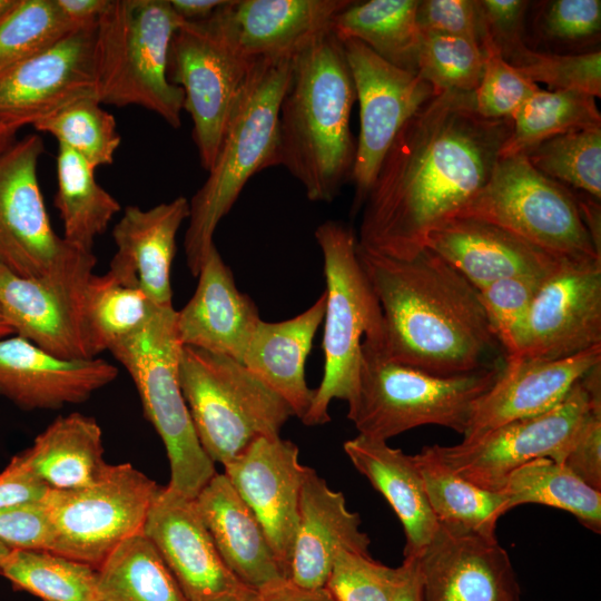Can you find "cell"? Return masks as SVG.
Returning a JSON list of instances; mask_svg holds the SVG:
<instances>
[{
	"label": "cell",
	"instance_id": "cell-52",
	"mask_svg": "<svg viewBox=\"0 0 601 601\" xmlns=\"http://www.w3.org/2000/svg\"><path fill=\"white\" fill-rule=\"evenodd\" d=\"M562 463L601 491V407H593L585 416Z\"/></svg>",
	"mask_w": 601,
	"mask_h": 601
},
{
	"label": "cell",
	"instance_id": "cell-42",
	"mask_svg": "<svg viewBox=\"0 0 601 601\" xmlns=\"http://www.w3.org/2000/svg\"><path fill=\"white\" fill-rule=\"evenodd\" d=\"M97 98H83L36 122L38 131L53 136L93 169L114 162L121 142L112 114Z\"/></svg>",
	"mask_w": 601,
	"mask_h": 601
},
{
	"label": "cell",
	"instance_id": "cell-39",
	"mask_svg": "<svg viewBox=\"0 0 601 601\" xmlns=\"http://www.w3.org/2000/svg\"><path fill=\"white\" fill-rule=\"evenodd\" d=\"M137 286L127 285L108 270L92 274L83 295V327L92 358L141 328L156 309Z\"/></svg>",
	"mask_w": 601,
	"mask_h": 601
},
{
	"label": "cell",
	"instance_id": "cell-28",
	"mask_svg": "<svg viewBox=\"0 0 601 601\" xmlns=\"http://www.w3.org/2000/svg\"><path fill=\"white\" fill-rule=\"evenodd\" d=\"M359 525V515L347 509L343 493L332 490L308 467L299 495L288 580L308 589L324 588L341 549L370 553V538Z\"/></svg>",
	"mask_w": 601,
	"mask_h": 601
},
{
	"label": "cell",
	"instance_id": "cell-26",
	"mask_svg": "<svg viewBox=\"0 0 601 601\" xmlns=\"http://www.w3.org/2000/svg\"><path fill=\"white\" fill-rule=\"evenodd\" d=\"M194 295L176 311L180 346H191L243 363L248 343L262 321L253 299L235 284L230 267L214 245L207 253Z\"/></svg>",
	"mask_w": 601,
	"mask_h": 601
},
{
	"label": "cell",
	"instance_id": "cell-60",
	"mask_svg": "<svg viewBox=\"0 0 601 601\" xmlns=\"http://www.w3.org/2000/svg\"><path fill=\"white\" fill-rule=\"evenodd\" d=\"M255 594H256L255 590H249L247 592L239 593V594L226 595V597L220 598V599H218L216 601H253Z\"/></svg>",
	"mask_w": 601,
	"mask_h": 601
},
{
	"label": "cell",
	"instance_id": "cell-30",
	"mask_svg": "<svg viewBox=\"0 0 601 601\" xmlns=\"http://www.w3.org/2000/svg\"><path fill=\"white\" fill-rule=\"evenodd\" d=\"M325 292L306 311L282 322L260 321L248 343L243 364L282 397L302 420L314 396L305 380V362L324 319Z\"/></svg>",
	"mask_w": 601,
	"mask_h": 601
},
{
	"label": "cell",
	"instance_id": "cell-15",
	"mask_svg": "<svg viewBox=\"0 0 601 601\" xmlns=\"http://www.w3.org/2000/svg\"><path fill=\"white\" fill-rule=\"evenodd\" d=\"M342 43L359 106V134L351 175L353 211H357L394 138L434 90L420 73L391 65L363 42L347 39Z\"/></svg>",
	"mask_w": 601,
	"mask_h": 601
},
{
	"label": "cell",
	"instance_id": "cell-21",
	"mask_svg": "<svg viewBox=\"0 0 601 601\" xmlns=\"http://www.w3.org/2000/svg\"><path fill=\"white\" fill-rule=\"evenodd\" d=\"M142 533L156 546L188 601H216L252 590L225 565L194 499L168 485L159 487Z\"/></svg>",
	"mask_w": 601,
	"mask_h": 601
},
{
	"label": "cell",
	"instance_id": "cell-16",
	"mask_svg": "<svg viewBox=\"0 0 601 601\" xmlns=\"http://www.w3.org/2000/svg\"><path fill=\"white\" fill-rule=\"evenodd\" d=\"M97 259H83L40 278L0 266V307L14 333L65 359L92 358L83 327V295Z\"/></svg>",
	"mask_w": 601,
	"mask_h": 601
},
{
	"label": "cell",
	"instance_id": "cell-4",
	"mask_svg": "<svg viewBox=\"0 0 601 601\" xmlns=\"http://www.w3.org/2000/svg\"><path fill=\"white\" fill-rule=\"evenodd\" d=\"M293 57L257 60L236 101L213 167L189 200L184 248L197 277L214 244L220 220L244 186L262 170L278 166V110L287 88Z\"/></svg>",
	"mask_w": 601,
	"mask_h": 601
},
{
	"label": "cell",
	"instance_id": "cell-27",
	"mask_svg": "<svg viewBox=\"0 0 601 601\" xmlns=\"http://www.w3.org/2000/svg\"><path fill=\"white\" fill-rule=\"evenodd\" d=\"M189 217V200L179 196L149 209L127 206L114 226L117 250L108 272L139 287L157 307H173L170 270L177 233Z\"/></svg>",
	"mask_w": 601,
	"mask_h": 601
},
{
	"label": "cell",
	"instance_id": "cell-23",
	"mask_svg": "<svg viewBox=\"0 0 601 601\" xmlns=\"http://www.w3.org/2000/svg\"><path fill=\"white\" fill-rule=\"evenodd\" d=\"M117 375L100 357L65 359L17 334L0 338V394L24 410L82 403Z\"/></svg>",
	"mask_w": 601,
	"mask_h": 601
},
{
	"label": "cell",
	"instance_id": "cell-51",
	"mask_svg": "<svg viewBox=\"0 0 601 601\" xmlns=\"http://www.w3.org/2000/svg\"><path fill=\"white\" fill-rule=\"evenodd\" d=\"M0 542L10 550H50L52 528L42 502L0 508Z\"/></svg>",
	"mask_w": 601,
	"mask_h": 601
},
{
	"label": "cell",
	"instance_id": "cell-6",
	"mask_svg": "<svg viewBox=\"0 0 601 601\" xmlns=\"http://www.w3.org/2000/svg\"><path fill=\"white\" fill-rule=\"evenodd\" d=\"M183 21L169 0H109L97 24L99 102L140 106L178 129L184 91L168 80L167 67Z\"/></svg>",
	"mask_w": 601,
	"mask_h": 601
},
{
	"label": "cell",
	"instance_id": "cell-10",
	"mask_svg": "<svg viewBox=\"0 0 601 601\" xmlns=\"http://www.w3.org/2000/svg\"><path fill=\"white\" fill-rule=\"evenodd\" d=\"M453 217L493 224L560 259L601 262L574 191L538 171L525 155L499 158Z\"/></svg>",
	"mask_w": 601,
	"mask_h": 601
},
{
	"label": "cell",
	"instance_id": "cell-44",
	"mask_svg": "<svg viewBox=\"0 0 601 601\" xmlns=\"http://www.w3.org/2000/svg\"><path fill=\"white\" fill-rule=\"evenodd\" d=\"M483 66L484 55L479 42L423 32L417 72L432 86L434 93L474 91L481 80Z\"/></svg>",
	"mask_w": 601,
	"mask_h": 601
},
{
	"label": "cell",
	"instance_id": "cell-59",
	"mask_svg": "<svg viewBox=\"0 0 601 601\" xmlns=\"http://www.w3.org/2000/svg\"><path fill=\"white\" fill-rule=\"evenodd\" d=\"M19 129L17 126L0 122V155L17 141L16 135Z\"/></svg>",
	"mask_w": 601,
	"mask_h": 601
},
{
	"label": "cell",
	"instance_id": "cell-38",
	"mask_svg": "<svg viewBox=\"0 0 601 601\" xmlns=\"http://www.w3.org/2000/svg\"><path fill=\"white\" fill-rule=\"evenodd\" d=\"M512 128L500 150V158L526 155L558 135L601 128L595 98L572 90L539 88L511 119Z\"/></svg>",
	"mask_w": 601,
	"mask_h": 601
},
{
	"label": "cell",
	"instance_id": "cell-20",
	"mask_svg": "<svg viewBox=\"0 0 601 601\" xmlns=\"http://www.w3.org/2000/svg\"><path fill=\"white\" fill-rule=\"evenodd\" d=\"M298 455L292 441L260 437L224 465V474L259 522L287 579L308 469Z\"/></svg>",
	"mask_w": 601,
	"mask_h": 601
},
{
	"label": "cell",
	"instance_id": "cell-50",
	"mask_svg": "<svg viewBox=\"0 0 601 601\" xmlns=\"http://www.w3.org/2000/svg\"><path fill=\"white\" fill-rule=\"evenodd\" d=\"M422 32L474 40L481 45L486 32L479 0H423L417 7Z\"/></svg>",
	"mask_w": 601,
	"mask_h": 601
},
{
	"label": "cell",
	"instance_id": "cell-24",
	"mask_svg": "<svg viewBox=\"0 0 601 601\" xmlns=\"http://www.w3.org/2000/svg\"><path fill=\"white\" fill-rule=\"evenodd\" d=\"M599 363L601 346L554 361L505 358L497 378L479 400L463 440L551 410Z\"/></svg>",
	"mask_w": 601,
	"mask_h": 601
},
{
	"label": "cell",
	"instance_id": "cell-54",
	"mask_svg": "<svg viewBox=\"0 0 601 601\" xmlns=\"http://www.w3.org/2000/svg\"><path fill=\"white\" fill-rule=\"evenodd\" d=\"M49 491L29 467L23 453L12 457L0 473V508L40 501Z\"/></svg>",
	"mask_w": 601,
	"mask_h": 601
},
{
	"label": "cell",
	"instance_id": "cell-9",
	"mask_svg": "<svg viewBox=\"0 0 601 601\" xmlns=\"http://www.w3.org/2000/svg\"><path fill=\"white\" fill-rule=\"evenodd\" d=\"M174 307H156L148 322L109 352L131 376L146 418L169 460L168 486L195 499L217 473L197 437L178 376L180 344Z\"/></svg>",
	"mask_w": 601,
	"mask_h": 601
},
{
	"label": "cell",
	"instance_id": "cell-53",
	"mask_svg": "<svg viewBox=\"0 0 601 601\" xmlns=\"http://www.w3.org/2000/svg\"><path fill=\"white\" fill-rule=\"evenodd\" d=\"M487 33L502 56L524 42V19L529 2L479 0Z\"/></svg>",
	"mask_w": 601,
	"mask_h": 601
},
{
	"label": "cell",
	"instance_id": "cell-3",
	"mask_svg": "<svg viewBox=\"0 0 601 601\" xmlns=\"http://www.w3.org/2000/svg\"><path fill=\"white\" fill-rule=\"evenodd\" d=\"M356 93L342 41L332 30L296 52L278 110L277 161L308 200L331 203L351 180Z\"/></svg>",
	"mask_w": 601,
	"mask_h": 601
},
{
	"label": "cell",
	"instance_id": "cell-36",
	"mask_svg": "<svg viewBox=\"0 0 601 601\" xmlns=\"http://www.w3.org/2000/svg\"><path fill=\"white\" fill-rule=\"evenodd\" d=\"M506 509L541 504L572 514L584 528L601 532V491L580 479L563 463L538 459L514 470L500 491Z\"/></svg>",
	"mask_w": 601,
	"mask_h": 601
},
{
	"label": "cell",
	"instance_id": "cell-63",
	"mask_svg": "<svg viewBox=\"0 0 601 601\" xmlns=\"http://www.w3.org/2000/svg\"><path fill=\"white\" fill-rule=\"evenodd\" d=\"M10 549L0 542V564L9 555Z\"/></svg>",
	"mask_w": 601,
	"mask_h": 601
},
{
	"label": "cell",
	"instance_id": "cell-40",
	"mask_svg": "<svg viewBox=\"0 0 601 601\" xmlns=\"http://www.w3.org/2000/svg\"><path fill=\"white\" fill-rule=\"evenodd\" d=\"M0 574L43 601H100L97 569L48 550H11Z\"/></svg>",
	"mask_w": 601,
	"mask_h": 601
},
{
	"label": "cell",
	"instance_id": "cell-47",
	"mask_svg": "<svg viewBox=\"0 0 601 601\" xmlns=\"http://www.w3.org/2000/svg\"><path fill=\"white\" fill-rule=\"evenodd\" d=\"M481 48L484 66L472 91L475 111L486 119H512L522 104L540 87L511 66L485 32Z\"/></svg>",
	"mask_w": 601,
	"mask_h": 601
},
{
	"label": "cell",
	"instance_id": "cell-56",
	"mask_svg": "<svg viewBox=\"0 0 601 601\" xmlns=\"http://www.w3.org/2000/svg\"><path fill=\"white\" fill-rule=\"evenodd\" d=\"M65 18L76 28L98 22L109 0H56Z\"/></svg>",
	"mask_w": 601,
	"mask_h": 601
},
{
	"label": "cell",
	"instance_id": "cell-13",
	"mask_svg": "<svg viewBox=\"0 0 601 601\" xmlns=\"http://www.w3.org/2000/svg\"><path fill=\"white\" fill-rule=\"evenodd\" d=\"M255 62L230 46L211 17L183 21L171 38L167 77L184 91L183 108L191 118L193 140L207 171Z\"/></svg>",
	"mask_w": 601,
	"mask_h": 601
},
{
	"label": "cell",
	"instance_id": "cell-14",
	"mask_svg": "<svg viewBox=\"0 0 601 601\" xmlns=\"http://www.w3.org/2000/svg\"><path fill=\"white\" fill-rule=\"evenodd\" d=\"M45 151L28 135L0 155V266L14 275L40 278L93 254L53 230L38 181Z\"/></svg>",
	"mask_w": 601,
	"mask_h": 601
},
{
	"label": "cell",
	"instance_id": "cell-34",
	"mask_svg": "<svg viewBox=\"0 0 601 601\" xmlns=\"http://www.w3.org/2000/svg\"><path fill=\"white\" fill-rule=\"evenodd\" d=\"M57 193L53 204L63 225L62 237L72 246L92 250L121 210L118 200L95 178V169L77 152L58 145Z\"/></svg>",
	"mask_w": 601,
	"mask_h": 601
},
{
	"label": "cell",
	"instance_id": "cell-31",
	"mask_svg": "<svg viewBox=\"0 0 601 601\" xmlns=\"http://www.w3.org/2000/svg\"><path fill=\"white\" fill-rule=\"evenodd\" d=\"M344 451L396 513L405 533L404 558L416 556L434 536V515L414 455L391 447L386 441L363 435L347 440Z\"/></svg>",
	"mask_w": 601,
	"mask_h": 601
},
{
	"label": "cell",
	"instance_id": "cell-5",
	"mask_svg": "<svg viewBox=\"0 0 601 601\" xmlns=\"http://www.w3.org/2000/svg\"><path fill=\"white\" fill-rule=\"evenodd\" d=\"M502 366L441 376L390 359L381 343L363 339L355 391L347 418L359 435L386 441L423 425L464 435L479 400Z\"/></svg>",
	"mask_w": 601,
	"mask_h": 601
},
{
	"label": "cell",
	"instance_id": "cell-45",
	"mask_svg": "<svg viewBox=\"0 0 601 601\" xmlns=\"http://www.w3.org/2000/svg\"><path fill=\"white\" fill-rule=\"evenodd\" d=\"M503 58L534 83H544L549 90H572L601 96L600 50L580 53H552L529 48L522 43Z\"/></svg>",
	"mask_w": 601,
	"mask_h": 601
},
{
	"label": "cell",
	"instance_id": "cell-19",
	"mask_svg": "<svg viewBox=\"0 0 601 601\" xmlns=\"http://www.w3.org/2000/svg\"><path fill=\"white\" fill-rule=\"evenodd\" d=\"M416 556L422 601H520L509 553L496 538L439 522Z\"/></svg>",
	"mask_w": 601,
	"mask_h": 601
},
{
	"label": "cell",
	"instance_id": "cell-41",
	"mask_svg": "<svg viewBox=\"0 0 601 601\" xmlns=\"http://www.w3.org/2000/svg\"><path fill=\"white\" fill-rule=\"evenodd\" d=\"M525 156L548 178L601 200V128L558 135Z\"/></svg>",
	"mask_w": 601,
	"mask_h": 601
},
{
	"label": "cell",
	"instance_id": "cell-17",
	"mask_svg": "<svg viewBox=\"0 0 601 601\" xmlns=\"http://www.w3.org/2000/svg\"><path fill=\"white\" fill-rule=\"evenodd\" d=\"M597 346H601V262L562 260L536 290L519 357L554 361Z\"/></svg>",
	"mask_w": 601,
	"mask_h": 601
},
{
	"label": "cell",
	"instance_id": "cell-46",
	"mask_svg": "<svg viewBox=\"0 0 601 601\" xmlns=\"http://www.w3.org/2000/svg\"><path fill=\"white\" fill-rule=\"evenodd\" d=\"M545 277L515 276L479 290L480 302L497 343L505 351V358L520 355L526 317Z\"/></svg>",
	"mask_w": 601,
	"mask_h": 601
},
{
	"label": "cell",
	"instance_id": "cell-48",
	"mask_svg": "<svg viewBox=\"0 0 601 601\" xmlns=\"http://www.w3.org/2000/svg\"><path fill=\"white\" fill-rule=\"evenodd\" d=\"M396 577L370 553L341 549L324 588L335 601H392Z\"/></svg>",
	"mask_w": 601,
	"mask_h": 601
},
{
	"label": "cell",
	"instance_id": "cell-55",
	"mask_svg": "<svg viewBox=\"0 0 601 601\" xmlns=\"http://www.w3.org/2000/svg\"><path fill=\"white\" fill-rule=\"evenodd\" d=\"M253 601H335L325 588L308 589L289 580L269 584L256 591Z\"/></svg>",
	"mask_w": 601,
	"mask_h": 601
},
{
	"label": "cell",
	"instance_id": "cell-18",
	"mask_svg": "<svg viewBox=\"0 0 601 601\" xmlns=\"http://www.w3.org/2000/svg\"><path fill=\"white\" fill-rule=\"evenodd\" d=\"M97 23L78 28L0 75V122L19 128L97 98Z\"/></svg>",
	"mask_w": 601,
	"mask_h": 601
},
{
	"label": "cell",
	"instance_id": "cell-8",
	"mask_svg": "<svg viewBox=\"0 0 601 601\" xmlns=\"http://www.w3.org/2000/svg\"><path fill=\"white\" fill-rule=\"evenodd\" d=\"M179 384L197 437L215 463L228 464L260 437L279 436L294 413L243 363L181 346Z\"/></svg>",
	"mask_w": 601,
	"mask_h": 601
},
{
	"label": "cell",
	"instance_id": "cell-29",
	"mask_svg": "<svg viewBox=\"0 0 601 601\" xmlns=\"http://www.w3.org/2000/svg\"><path fill=\"white\" fill-rule=\"evenodd\" d=\"M194 501L221 560L242 584L257 591L288 580L259 522L224 473H216Z\"/></svg>",
	"mask_w": 601,
	"mask_h": 601
},
{
	"label": "cell",
	"instance_id": "cell-57",
	"mask_svg": "<svg viewBox=\"0 0 601 601\" xmlns=\"http://www.w3.org/2000/svg\"><path fill=\"white\" fill-rule=\"evenodd\" d=\"M392 601H422V587L417 556L404 558L397 566Z\"/></svg>",
	"mask_w": 601,
	"mask_h": 601
},
{
	"label": "cell",
	"instance_id": "cell-61",
	"mask_svg": "<svg viewBox=\"0 0 601 601\" xmlns=\"http://www.w3.org/2000/svg\"><path fill=\"white\" fill-rule=\"evenodd\" d=\"M14 331L0 307V338L14 335Z\"/></svg>",
	"mask_w": 601,
	"mask_h": 601
},
{
	"label": "cell",
	"instance_id": "cell-12",
	"mask_svg": "<svg viewBox=\"0 0 601 601\" xmlns=\"http://www.w3.org/2000/svg\"><path fill=\"white\" fill-rule=\"evenodd\" d=\"M159 485L130 463L110 465L97 483L49 490L42 502L52 528L50 550L95 569L125 540L142 532Z\"/></svg>",
	"mask_w": 601,
	"mask_h": 601
},
{
	"label": "cell",
	"instance_id": "cell-49",
	"mask_svg": "<svg viewBox=\"0 0 601 601\" xmlns=\"http://www.w3.org/2000/svg\"><path fill=\"white\" fill-rule=\"evenodd\" d=\"M540 32L564 43L589 41L600 35V0H553L542 3L538 16Z\"/></svg>",
	"mask_w": 601,
	"mask_h": 601
},
{
	"label": "cell",
	"instance_id": "cell-11",
	"mask_svg": "<svg viewBox=\"0 0 601 601\" xmlns=\"http://www.w3.org/2000/svg\"><path fill=\"white\" fill-rule=\"evenodd\" d=\"M593 407H601V364L593 366L551 410L508 422L459 444H434V449L461 477L500 492L508 476L528 462L550 459L562 463Z\"/></svg>",
	"mask_w": 601,
	"mask_h": 601
},
{
	"label": "cell",
	"instance_id": "cell-25",
	"mask_svg": "<svg viewBox=\"0 0 601 601\" xmlns=\"http://www.w3.org/2000/svg\"><path fill=\"white\" fill-rule=\"evenodd\" d=\"M431 249L481 290L510 277H545L564 260L493 224L452 217L433 228Z\"/></svg>",
	"mask_w": 601,
	"mask_h": 601
},
{
	"label": "cell",
	"instance_id": "cell-37",
	"mask_svg": "<svg viewBox=\"0 0 601 601\" xmlns=\"http://www.w3.org/2000/svg\"><path fill=\"white\" fill-rule=\"evenodd\" d=\"M97 572L100 601H188L162 556L142 532L121 542Z\"/></svg>",
	"mask_w": 601,
	"mask_h": 601
},
{
	"label": "cell",
	"instance_id": "cell-22",
	"mask_svg": "<svg viewBox=\"0 0 601 601\" xmlns=\"http://www.w3.org/2000/svg\"><path fill=\"white\" fill-rule=\"evenodd\" d=\"M352 0H226L211 16L224 38L250 61L292 57L332 30Z\"/></svg>",
	"mask_w": 601,
	"mask_h": 601
},
{
	"label": "cell",
	"instance_id": "cell-35",
	"mask_svg": "<svg viewBox=\"0 0 601 601\" xmlns=\"http://www.w3.org/2000/svg\"><path fill=\"white\" fill-rule=\"evenodd\" d=\"M414 460L440 523L496 538L497 522L508 512L502 492L481 489L454 473L439 456L434 445L424 446Z\"/></svg>",
	"mask_w": 601,
	"mask_h": 601
},
{
	"label": "cell",
	"instance_id": "cell-32",
	"mask_svg": "<svg viewBox=\"0 0 601 601\" xmlns=\"http://www.w3.org/2000/svg\"><path fill=\"white\" fill-rule=\"evenodd\" d=\"M22 453L31 471L49 490L92 485L110 466L104 459L99 424L78 412L57 417Z\"/></svg>",
	"mask_w": 601,
	"mask_h": 601
},
{
	"label": "cell",
	"instance_id": "cell-1",
	"mask_svg": "<svg viewBox=\"0 0 601 601\" xmlns=\"http://www.w3.org/2000/svg\"><path fill=\"white\" fill-rule=\"evenodd\" d=\"M511 128V119L481 117L472 92L434 93L378 168L362 206L358 246L396 259L417 256L428 233L487 181Z\"/></svg>",
	"mask_w": 601,
	"mask_h": 601
},
{
	"label": "cell",
	"instance_id": "cell-62",
	"mask_svg": "<svg viewBox=\"0 0 601 601\" xmlns=\"http://www.w3.org/2000/svg\"><path fill=\"white\" fill-rule=\"evenodd\" d=\"M18 3L19 0H0V23Z\"/></svg>",
	"mask_w": 601,
	"mask_h": 601
},
{
	"label": "cell",
	"instance_id": "cell-43",
	"mask_svg": "<svg viewBox=\"0 0 601 601\" xmlns=\"http://www.w3.org/2000/svg\"><path fill=\"white\" fill-rule=\"evenodd\" d=\"M73 30L56 0H19L0 23V75L56 45Z\"/></svg>",
	"mask_w": 601,
	"mask_h": 601
},
{
	"label": "cell",
	"instance_id": "cell-2",
	"mask_svg": "<svg viewBox=\"0 0 601 601\" xmlns=\"http://www.w3.org/2000/svg\"><path fill=\"white\" fill-rule=\"evenodd\" d=\"M357 256L382 309L390 359L441 376L486 366L497 341L479 290L454 267L428 248L403 260L357 243Z\"/></svg>",
	"mask_w": 601,
	"mask_h": 601
},
{
	"label": "cell",
	"instance_id": "cell-7",
	"mask_svg": "<svg viewBox=\"0 0 601 601\" xmlns=\"http://www.w3.org/2000/svg\"><path fill=\"white\" fill-rule=\"evenodd\" d=\"M324 260L326 305L322 348L324 372L313 401L300 420L307 426L331 421L333 400L352 397L359 370L363 339L382 343L378 299L357 256V237L338 220L322 223L314 233Z\"/></svg>",
	"mask_w": 601,
	"mask_h": 601
},
{
	"label": "cell",
	"instance_id": "cell-33",
	"mask_svg": "<svg viewBox=\"0 0 601 601\" xmlns=\"http://www.w3.org/2000/svg\"><path fill=\"white\" fill-rule=\"evenodd\" d=\"M418 3L420 0H352L334 17L332 31L341 41L358 40L391 65L417 72L423 36L417 22Z\"/></svg>",
	"mask_w": 601,
	"mask_h": 601
},
{
	"label": "cell",
	"instance_id": "cell-58",
	"mask_svg": "<svg viewBox=\"0 0 601 601\" xmlns=\"http://www.w3.org/2000/svg\"><path fill=\"white\" fill-rule=\"evenodd\" d=\"M226 0H169L175 13L184 21H201L210 18Z\"/></svg>",
	"mask_w": 601,
	"mask_h": 601
}]
</instances>
